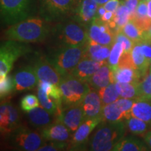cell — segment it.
Returning <instances> with one entry per match:
<instances>
[{
  "mask_svg": "<svg viewBox=\"0 0 151 151\" xmlns=\"http://www.w3.org/2000/svg\"><path fill=\"white\" fill-rule=\"evenodd\" d=\"M50 34V29L45 20L39 18H27L10 25L4 33L6 40L23 43L43 41Z\"/></svg>",
  "mask_w": 151,
  "mask_h": 151,
  "instance_id": "1",
  "label": "cell"
},
{
  "mask_svg": "<svg viewBox=\"0 0 151 151\" xmlns=\"http://www.w3.org/2000/svg\"><path fill=\"white\" fill-rule=\"evenodd\" d=\"M88 43L83 46H59L46 56L47 60L62 76L70 74L85 56Z\"/></svg>",
  "mask_w": 151,
  "mask_h": 151,
  "instance_id": "2",
  "label": "cell"
},
{
  "mask_svg": "<svg viewBox=\"0 0 151 151\" xmlns=\"http://www.w3.org/2000/svg\"><path fill=\"white\" fill-rule=\"evenodd\" d=\"M126 126L122 121H103L90 139L89 150L93 151L113 150V147L124 137Z\"/></svg>",
  "mask_w": 151,
  "mask_h": 151,
  "instance_id": "3",
  "label": "cell"
},
{
  "mask_svg": "<svg viewBox=\"0 0 151 151\" xmlns=\"http://www.w3.org/2000/svg\"><path fill=\"white\" fill-rule=\"evenodd\" d=\"M59 87L62 93V107L81 105L86 94L91 90L88 82L70 74L62 77Z\"/></svg>",
  "mask_w": 151,
  "mask_h": 151,
  "instance_id": "4",
  "label": "cell"
},
{
  "mask_svg": "<svg viewBox=\"0 0 151 151\" xmlns=\"http://www.w3.org/2000/svg\"><path fill=\"white\" fill-rule=\"evenodd\" d=\"M6 137L10 146L18 150H39L46 143L41 134L22 125H19Z\"/></svg>",
  "mask_w": 151,
  "mask_h": 151,
  "instance_id": "5",
  "label": "cell"
},
{
  "mask_svg": "<svg viewBox=\"0 0 151 151\" xmlns=\"http://www.w3.org/2000/svg\"><path fill=\"white\" fill-rule=\"evenodd\" d=\"M58 46H83L89 40L88 29L78 22H69L57 28L54 35Z\"/></svg>",
  "mask_w": 151,
  "mask_h": 151,
  "instance_id": "6",
  "label": "cell"
},
{
  "mask_svg": "<svg viewBox=\"0 0 151 151\" xmlns=\"http://www.w3.org/2000/svg\"><path fill=\"white\" fill-rule=\"evenodd\" d=\"M32 51L27 43L14 40H6L0 47V78H4L13 68L14 62L20 57Z\"/></svg>",
  "mask_w": 151,
  "mask_h": 151,
  "instance_id": "7",
  "label": "cell"
},
{
  "mask_svg": "<svg viewBox=\"0 0 151 151\" xmlns=\"http://www.w3.org/2000/svg\"><path fill=\"white\" fill-rule=\"evenodd\" d=\"M31 0H0L1 20L12 25L25 20L29 16Z\"/></svg>",
  "mask_w": 151,
  "mask_h": 151,
  "instance_id": "8",
  "label": "cell"
},
{
  "mask_svg": "<svg viewBox=\"0 0 151 151\" xmlns=\"http://www.w3.org/2000/svg\"><path fill=\"white\" fill-rule=\"evenodd\" d=\"M76 0H40L41 14L46 20H59L72 10Z\"/></svg>",
  "mask_w": 151,
  "mask_h": 151,
  "instance_id": "9",
  "label": "cell"
},
{
  "mask_svg": "<svg viewBox=\"0 0 151 151\" xmlns=\"http://www.w3.org/2000/svg\"><path fill=\"white\" fill-rule=\"evenodd\" d=\"M102 117L95 118H89L85 120L81 124L78 129L73 134L69 141V146L68 150H81L86 148L90 135L97 125L102 122Z\"/></svg>",
  "mask_w": 151,
  "mask_h": 151,
  "instance_id": "10",
  "label": "cell"
},
{
  "mask_svg": "<svg viewBox=\"0 0 151 151\" xmlns=\"http://www.w3.org/2000/svg\"><path fill=\"white\" fill-rule=\"evenodd\" d=\"M89 39L103 46H112L115 43V35L108 23L101 18H95L88 29Z\"/></svg>",
  "mask_w": 151,
  "mask_h": 151,
  "instance_id": "11",
  "label": "cell"
},
{
  "mask_svg": "<svg viewBox=\"0 0 151 151\" xmlns=\"http://www.w3.org/2000/svg\"><path fill=\"white\" fill-rule=\"evenodd\" d=\"M20 125V116L16 107L11 102H1L0 106V130L6 137Z\"/></svg>",
  "mask_w": 151,
  "mask_h": 151,
  "instance_id": "12",
  "label": "cell"
},
{
  "mask_svg": "<svg viewBox=\"0 0 151 151\" xmlns=\"http://www.w3.org/2000/svg\"><path fill=\"white\" fill-rule=\"evenodd\" d=\"M56 117V120L65 124L72 134L86 120L81 104L62 107Z\"/></svg>",
  "mask_w": 151,
  "mask_h": 151,
  "instance_id": "13",
  "label": "cell"
},
{
  "mask_svg": "<svg viewBox=\"0 0 151 151\" xmlns=\"http://www.w3.org/2000/svg\"><path fill=\"white\" fill-rule=\"evenodd\" d=\"M32 65L39 81H46L59 86L62 76L49 62L46 57L39 56L36 58Z\"/></svg>",
  "mask_w": 151,
  "mask_h": 151,
  "instance_id": "14",
  "label": "cell"
},
{
  "mask_svg": "<svg viewBox=\"0 0 151 151\" xmlns=\"http://www.w3.org/2000/svg\"><path fill=\"white\" fill-rule=\"evenodd\" d=\"M16 90L18 91L32 90L38 86L39 79L33 65L20 68L14 75Z\"/></svg>",
  "mask_w": 151,
  "mask_h": 151,
  "instance_id": "15",
  "label": "cell"
},
{
  "mask_svg": "<svg viewBox=\"0 0 151 151\" xmlns=\"http://www.w3.org/2000/svg\"><path fill=\"white\" fill-rule=\"evenodd\" d=\"M105 63L106 62L95 61L88 57L85 56L73 69L70 75L79 80L88 82L96 71Z\"/></svg>",
  "mask_w": 151,
  "mask_h": 151,
  "instance_id": "16",
  "label": "cell"
},
{
  "mask_svg": "<svg viewBox=\"0 0 151 151\" xmlns=\"http://www.w3.org/2000/svg\"><path fill=\"white\" fill-rule=\"evenodd\" d=\"M85 118L86 119L102 117L103 105L99 93L96 90H90L81 103Z\"/></svg>",
  "mask_w": 151,
  "mask_h": 151,
  "instance_id": "17",
  "label": "cell"
},
{
  "mask_svg": "<svg viewBox=\"0 0 151 151\" xmlns=\"http://www.w3.org/2000/svg\"><path fill=\"white\" fill-rule=\"evenodd\" d=\"M41 134L46 141H70L72 134L65 124L57 120L42 129Z\"/></svg>",
  "mask_w": 151,
  "mask_h": 151,
  "instance_id": "18",
  "label": "cell"
},
{
  "mask_svg": "<svg viewBox=\"0 0 151 151\" xmlns=\"http://www.w3.org/2000/svg\"><path fill=\"white\" fill-rule=\"evenodd\" d=\"M99 5L94 0H80L76 9V21L86 27L97 16Z\"/></svg>",
  "mask_w": 151,
  "mask_h": 151,
  "instance_id": "19",
  "label": "cell"
},
{
  "mask_svg": "<svg viewBox=\"0 0 151 151\" xmlns=\"http://www.w3.org/2000/svg\"><path fill=\"white\" fill-rule=\"evenodd\" d=\"M53 116L55 115L48 112L41 106L27 112V118L29 124L32 127L38 129H43L55 121L56 120H53Z\"/></svg>",
  "mask_w": 151,
  "mask_h": 151,
  "instance_id": "20",
  "label": "cell"
},
{
  "mask_svg": "<svg viewBox=\"0 0 151 151\" xmlns=\"http://www.w3.org/2000/svg\"><path fill=\"white\" fill-rule=\"evenodd\" d=\"M111 71L113 83H139L143 77L140 71L134 68L116 67L111 68Z\"/></svg>",
  "mask_w": 151,
  "mask_h": 151,
  "instance_id": "21",
  "label": "cell"
},
{
  "mask_svg": "<svg viewBox=\"0 0 151 151\" xmlns=\"http://www.w3.org/2000/svg\"><path fill=\"white\" fill-rule=\"evenodd\" d=\"M88 83L90 87L97 91L113 83L112 71L110 66L106 62L88 80Z\"/></svg>",
  "mask_w": 151,
  "mask_h": 151,
  "instance_id": "22",
  "label": "cell"
},
{
  "mask_svg": "<svg viewBox=\"0 0 151 151\" xmlns=\"http://www.w3.org/2000/svg\"><path fill=\"white\" fill-rule=\"evenodd\" d=\"M111 46H103L89 39L86 56L98 62H106L110 55Z\"/></svg>",
  "mask_w": 151,
  "mask_h": 151,
  "instance_id": "23",
  "label": "cell"
},
{
  "mask_svg": "<svg viewBox=\"0 0 151 151\" xmlns=\"http://www.w3.org/2000/svg\"><path fill=\"white\" fill-rule=\"evenodd\" d=\"M148 150V146L143 141L132 137H123L113 148V151H144Z\"/></svg>",
  "mask_w": 151,
  "mask_h": 151,
  "instance_id": "24",
  "label": "cell"
},
{
  "mask_svg": "<svg viewBox=\"0 0 151 151\" xmlns=\"http://www.w3.org/2000/svg\"><path fill=\"white\" fill-rule=\"evenodd\" d=\"M131 116L151 124V101L141 99L136 100L132 106Z\"/></svg>",
  "mask_w": 151,
  "mask_h": 151,
  "instance_id": "25",
  "label": "cell"
},
{
  "mask_svg": "<svg viewBox=\"0 0 151 151\" xmlns=\"http://www.w3.org/2000/svg\"><path fill=\"white\" fill-rule=\"evenodd\" d=\"M37 96L40 101V105L48 112L56 116L60 113L62 109V104L48 96L39 86H37Z\"/></svg>",
  "mask_w": 151,
  "mask_h": 151,
  "instance_id": "26",
  "label": "cell"
},
{
  "mask_svg": "<svg viewBox=\"0 0 151 151\" xmlns=\"http://www.w3.org/2000/svg\"><path fill=\"white\" fill-rule=\"evenodd\" d=\"M102 119L104 121L106 122L122 121L126 120V115L115 101L103 106Z\"/></svg>",
  "mask_w": 151,
  "mask_h": 151,
  "instance_id": "27",
  "label": "cell"
},
{
  "mask_svg": "<svg viewBox=\"0 0 151 151\" xmlns=\"http://www.w3.org/2000/svg\"><path fill=\"white\" fill-rule=\"evenodd\" d=\"M131 55L135 67L140 71L143 76H145L150 65L143 54L140 43H135L132 48Z\"/></svg>",
  "mask_w": 151,
  "mask_h": 151,
  "instance_id": "28",
  "label": "cell"
},
{
  "mask_svg": "<svg viewBox=\"0 0 151 151\" xmlns=\"http://www.w3.org/2000/svg\"><path fill=\"white\" fill-rule=\"evenodd\" d=\"M139 83H115L117 91L120 97L127 99H139Z\"/></svg>",
  "mask_w": 151,
  "mask_h": 151,
  "instance_id": "29",
  "label": "cell"
},
{
  "mask_svg": "<svg viewBox=\"0 0 151 151\" xmlns=\"http://www.w3.org/2000/svg\"><path fill=\"white\" fill-rule=\"evenodd\" d=\"M125 126L131 133L136 135L146 134L151 129L150 123L133 116L126 119Z\"/></svg>",
  "mask_w": 151,
  "mask_h": 151,
  "instance_id": "30",
  "label": "cell"
},
{
  "mask_svg": "<svg viewBox=\"0 0 151 151\" xmlns=\"http://www.w3.org/2000/svg\"><path fill=\"white\" fill-rule=\"evenodd\" d=\"M120 31H122L134 43H139L143 40L144 31L141 29L133 20H129Z\"/></svg>",
  "mask_w": 151,
  "mask_h": 151,
  "instance_id": "31",
  "label": "cell"
},
{
  "mask_svg": "<svg viewBox=\"0 0 151 151\" xmlns=\"http://www.w3.org/2000/svg\"><path fill=\"white\" fill-rule=\"evenodd\" d=\"M98 93L101 98L103 106L115 102L120 97V94L116 90L115 83H111L107 86L101 88L98 90Z\"/></svg>",
  "mask_w": 151,
  "mask_h": 151,
  "instance_id": "32",
  "label": "cell"
},
{
  "mask_svg": "<svg viewBox=\"0 0 151 151\" xmlns=\"http://www.w3.org/2000/svg\"><path fill=\"white\" fill-rule=\"evenodd\" d=\"M130 19V14L128 9L123 2L120 4L119 7L115 12L114 22H116V29L118 32L120 31L122 27L127 23Z\"/></svg>",
  "mask_w": 151,
  "mask_h": 151,
  "instance_id": "33",
  "label": "cell"
},
{
  "mask_svg": "<svg viewBox=\"0 0 151 151\" xmlns=\"http://www.w3.org/2000/svg\"><path fill=\"white\" fill-rule=\"evenodd\" d=\"M16 90L14 76L7 75L4 78H0V97L2 100L13 93Z\"/></svg>",
  "mask_w": 151,
  "mask_h": 151,
  "instance_id": "34",
  "label": "cell"
},
{
  "mask_svg": "<svg viewBox=\"0 0 151 151\" xmlns=\"http://www.w3.org/2000/svg\"><path fill=\"white\" fill-rule=\"evenodd\" d=\"M123 52L124 48L122 43L118 42V41H116L113 44L110 55H109L108 59V64L111 68L118 67L119 62H120Z\"/></svg>",
  "mask_w": 151,
  "mask_h": 151,
  "instance_id": "35",
  "label": "cell"
},
{
  "mask_svg": "<svg viewBox=\"0 0 151 151\" xmlns=\"http://www.w3.org/2000/svg\"><path fill=\"white\" fill-rule=\"evenodd\" d=\"M139 99L151 101V69L139 83Z\"/></svg>",
  "mask_w": 151,
  "mask_h": 151,
  "instance_id": "36",
  "label": "cell"
},
{
  "mask_svg": "<svg viewBox=\"0 0 151 151\" xmlns=\"http://www.w3.org/2000/svg\"><path fill=\"white\" fill-rule=\"evenodd\" d=\"M39 106H40V101H39V98H38V96L37 97L35 94H27L24 96L20 100V107L22 110L25 112L32 110Z\"/></svg>",
  "mask_w": 151,
  "mask_h": 151,
  "instance_id": "37",
  "label": "cell"
},
{
  "mask_svg": "<svg viewBox=\"0 0 151 151\" xmlns=\"http://www.w3.org/2000/svg\"><path fill=\"white\" fill-rule=\"evenodd\" d=\"M69 146V141H48L45 143L38 151H60L68 150Z\"/></svg>",
  "mask_w": 151,
  "mask_h": 151,
  "instance_id": "38",
  "label": "cell"
},
{
  "mask_svg": "<svg viewBox=\"0 0 151 151\" xmlns=\"http://www.w3.org/2000/svg\"><path fill=\"white\" fill-rule=\"evenodd\" d=\"M118 41L122 43L124 53H130L135 43L128 38L122 31H119L115 35V42Z\"/></svg>",
  "mask_w": 151,
  "mask_h": 151,
  "instance_id": "39",
  "label": "cell"
},
{
  "mask_svg": "<svg viewBox=\"0 0 151 151\" xmlns=\"http://www.w3.org/2000/svg\"><path fill=\"white\" fill-rule=\"evenodd\" d=\"M140 43L142 51L146 60L151 65V41L143 40Z\"/></svg>",
  "mask_w": 151,
  "mask_h": 151,
  "instance_id": "40",
  "label": "cell"
},
{
  "mask_svg": "<svg viewBox=\"0 0 151 151\" xmlns=\"http://www.w3.org/2000/svg\"><path fill=\"white\" fill-rule=\"evenodd\" d=\"M139 1H140V0H125L123 2L124 4L126 6V7L129 11L130 19L135 14L136 9L137 8V6L139 4Z\"/></svg>",
  "mask_w": 151,
  "mask_h": 151,
  "instance_id": "41",
  "label": "cell"
},
{
  "mask_svg": "<svg viewBox=\"0 0 151 151\" xmlns=\"http://www.w3.org/2000/svg\"><path fill=\"white\" fill-rule=\"evenodd\" d=\"M121 3L122 1H120V0H109L105 4H104V6L107 11L115 13Z\"/></svg>",
  "mask_w": 151,
  "mask_h": 151,
  "instance_id": "42",
  "label": "cell"
},
{
  "mask_svg": "<svg viewBox=\"0 0 151 151\" xmlns=\"http://www.w3.org/2000/svg\"><path fill=\"white\" fill-rule=\"evenodd\" d=\"M114 17L115 13L111 12V11H106L104 15L101 18V20L104 22H106V23H109V22L114 20Z\"/></svg>",
  "mask_w": 151,
  "mask_h": 151,
  "instance_id": "43",
  "label": "cell"
},
{
  "mask_svg": "<svg viewBox=\"0 0 151 151\" xmlns=\"http://www.w3.org/2000/svg\"><path fill=\"white\" fill-rule=\"evenodd\" d=\"M106 9L104 8V5H101V6H98V9H97V16H96V18H101V17H102L104 15L106 12Z\"/></svg>",
  "mask_w": 151,
  "mask_h": 151,
  "instance_id": "44",
  "label": "cell"
},
{
  "mask_svg": "<svg viewBox=\"0 0 151 151\" xmlns=\"http://www.w3.org/2000/svg\"><path fill=\"white\" fill-rule=\"evenodd\" d=\"M144 141L150 150H151V129L145 134Z\"/></svg>",
  "mask_w": 151,
  "mask_h": 151,
  "instance_id": "45",
  "label": "cell"
},
{
  "mask_svg": "<svg viewBox=\"0 0 151 151\" xmlns=\"http://www.w3.org/2000/svg\"><path fill=\"white\" fill-rule=\"evenodd\" d=\"M143 40H148L151 41V27L147 30L144 32V35H143Z\"/></svg>",
  "mask_w": 151,
  "mask_h": 151,
  "instance_id": "46",
  "label": "cell"
},
{
  "mask_svg": "<svg viewBox=\"0 0 151 151\" xmlns=\"http://www.w3.org/2000/svg\"><path fill=\"white\" fill-rule=\"evenodd\" d=\"M148 4V16L151 20V0L147 1Z\"/></svg>",
  "mask_w": 151,
  "mask_h": 151,
  "instance_id": "47",
  "label": "cell"
},
{
  "mask_svg": "<svg viewBox=\"0 0 151 151\" xmlns=\"http://www.w3.org/2000/svg\"><path fill=\"white\" fill-rule=\"evenodd\" d=\"M94 1H95V2L97 3L98 5L101 6V5L105 4L106 3L107 1H109V0H94Z\"/></svg>",
  "mask_w": 151,
  "mask_h": 151,
  "instance_id": "48",
  "label": "cell"
},
{
  "mask_svg": "<svg viewBox=\"0 0 151 151\" xmlns=\"http://www.w3.org/2000/svg\"><path fill=\"white\" fill-rule=\"evenodd\" d=\"M144 1H149V0H144Z\"/></svg>",
  "mask_w": 151,
  "mask_h": 151,
  "instance_id": "49",
  "label": "cell"
},
{
  "mask_svg": "<svg viewBox=\"0 0 151 151\" xmlns=\"http://www.w3.org/2000/svg\"><path fill=\"white\" fill-rule=\"evenodd\" d=\"M150 66H151V65H150Z\"/></svg>",
  "mask_w": 151,
  "mask_h": 151,
  "instance_id": "50",
  "label": "cell"
}]
</instances>
